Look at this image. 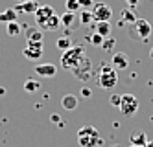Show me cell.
I'll return each instance as SVG.
<instances>
[{
	"label": "cell",
	"mask_w": 153,
	"mask_h": 147,
	"mask_svg": "<svg viewBox=\"0 0 153 147\" xmlns=\"http://www.w3.org/2000/svg\"><path fill=\"white\" fill-rule=\"evenodd\" d=\"M78 2H79V6L85 7V9H89V7L94 6V0H78Z\"/></svg>",
	"instance_id": "obj_29"
},
{
	"label": "cell",
	"mask_w": 153,
	"mask_h": 147,
	"mask_svg": "<svg viewBox=\"0 0 153 147\" xmlns=\"http://www.w3.org/2000/svg\"><path fill=\"white\" fill-rule=\"evenodd\" d=\"M131 142H133L135 145H146L148 138H146V134H144V132H138V134H133V138H131Z\"/></svg>",
	"instance_id": "obj_25"
},
{
	"label": "cell",
	"mask_w": 153,
	"mask_h": 147,
	"mask_svg": "<svg viewBox=\"0 0 153 147\" xmlns=\"http://www.w3.org/2000/svg\"><path fill=\"white\" fill-rule=\"evenodd\" d=\"M120 112L124 116H133L138 110V99L133 94H122V99H120Z\"/></svg>",
	"instance_id": "obj_5"
},
{
	"label": "cell",
	"mask_w": 153,
	"mask_h": 147,
	"mask_svg": "<svg viewBox=\"0 0 153 147\" xmlns=\"http://www.w3.org/2000/svg\"><path fill=\"white\" fill-rule=\"evenodd\" d=\"M113 44H116V41H114V39H107V41H103L102 48H103V50H111V48H113Z\"/></svg>",
	"instance_id": "obj_28"
},
{
	"label": "cell",
	"mask_w": 153,
	"mask_h": 147,
	"mask_svg": "<svg viewBox=\"0 0 153 147\" xmlns=\"http://www.w3.org/2000/svg\"><path fill=\"white\" fill-rule=\"evenodd\" d=\"M33 15H35V24L41 26L46 18H50L52 15H56V9H53L52 6H48V4H45V6H39Z\"/></svg>",
	"instance_id": "obj_11"
},
{
	"label": "cell",
	"mask_w": 153,
	"mask_h": 147,
	"mask_svg": "<svg viewBox=\"0 0 153 147\" xmlns=\"http://www.w3.org/2000/svg\"><path fill=\"white\" fill-rule=\"evenodd\" d=\"M85 46H70L68 50H65L61 55V66L65 70H74L76 66L81 63L85 57Z\"/></svg>",
	"instance_id": "obj_1"
},
{
	"label": "cell",
	"mask_w": 153,
	"mask_h": 147,
	"mask_svg": "<svg viewBox=\"0 0 153 147\" xmlns=\"http://www.w3.org/2000/svg\"><path fill=\"white\" fill-rule=\"evenodd\" d=\"M17 2H22V0H17Z\"/></svg>",
	"instance_id": "obj_34"
},
{
	"label": "cell",
	"mask_w": 153,
	"mask_h": 147,
	"mask_svg": "<svg viewBox=\"0 0 153 147\" xmlns=\"http://www.w3.org/2000/svg\"><path fill=\"white\" fill-rule=\"evenodd\" d=\"M111 66L118 72V70H126L127 66H129V57H127V53L126 52H116L113 53V57H111Z\"/></svg>",
	"instance_id": "obj_10"
},
{
	"label": "cell",
	"mask_w": 153,
	"mask_h": 147,
	"mask_svg": "<svg viewBox=\"0 0 153 147\" xmlns=\"http://www.w3.org/2000/svg\"><path fill=\"white\" fill-rule=\"evenodd\" d=\"M26 33V39L28 41H33V42H42V30L39 26H26L24 28Z\"/></svg>",
	"instance_id": "obj_13"
},
{
	"label": "cell",
	"mask_w": 153,
	"mask_h": 147,
	"mask_svg": "<svg viewBox=\"0 0 153 147\" xmlns=\"http://www.w3.org/2000/svg\"><path fill=\"white\" fill-rule=\"evenodd\" d=\"M79 22L83 26H89V24H92L94 22V17H92V11H89V9H85V11H81V15H79Z\"/></svg>",
	"instance_id": "obj_20"
},
{
	"label": "cell",
	"mask_w": 153,
	"mask_h": 147,
	"mask_svg": "<svg viewBox=\"0 0 153 147\" xmlns=\"http://www.w3.org/2000/svg\"><path fill=\"white\" fill-rule=\"evenodd\" d=\"M78 143L79 147H98L102 145V138L100 132L92 125H85L78 131Z\"/></svg>",
	"instance_id": "obj_2"
},
{
	"label": "cell",
	"mask_w": 153,
	"mask_h": 147,
	"mask_svg": "<svg viewBox=\"0 0 153 147\" xmlns=\"http://www.w3.org/2000/svg\"><path fill=\"white\" fill-rule=\"evenodd\" d=\"M59 26H61V22H59V15L56 13V15H52L50 18H46V20L42 22L39 28H41L42 31H56Z\"/></svg>",
	"instance_id": "obj_14"
},
{
	"label": "cell",
	"mask_w": 153,
	"mask_h": 147,
	"mask_svg": "<svg viewBox=\"0 0 153 147\" xmlns=\"http://www.w3.org/2000/svg\"><path fill=\"white\" fill-rule=\"evenodd\" d=\"M126 2H127L129 7H137V6L140 4V0H126Z\"/></svg>",
	"instance_id": "obj_32"
},
{
	"label": "cell",
	"mask_w": 153,
	"mask_h": 147,
	"mask_svg": "<svg viewBox=\"0 0 153 147\" xmlns=\"http://www.w3.org/2000/svg\"><path fill=\"white\" fill-rule=\"evenodd\" d=\"M74 18H76V13H70V11H67V13L59 15V22H61V26H63L65 30H70Z\"/></svg>",
	"instance_id": "obj_18"
},
{
	"label": "cell",
	"mask_w": 153,
	"mask_h": 147,
	"mask_svg": "<svg viewBox=\"0 0 153 147\" xmlns=\"http://www.w3.org/2000/svg\"><path fill=\"white\" fill-rule=\"evenodd\" d=\"M92 17H94V22H109L113 17V9L107 4H94Z\"/></svg>",
	"instance_id": "obj_8"
},
{
	"label": "cell",
	"mask_w": 153,
	"mask_h": 147,
	"mask_svg": "<svg viewBox=\"0 0 153 147\" xmlns=\"http://www.w3.org/2000/svg\"><path fill=\"white\" fill-rule=\"evenodd\" d=\"M33 74H37L39 77H56V74H57V66L52 64V63L35 64V66H33Z\"/></svg>",
	"instance_id": "obj_9"
},
{
	"label": "cell",
	"mask_w": 153,
	"mask_h": 147,
	"mask_svg": "<svg viewBox=\"0 0 153 147\" xmlns=\"http://www.w3.org/2000/svg\"><path fill=\"white\" fill-rule=\"evenodd\" d=\"M149 55H151V59H153V50H151V52H149Z\"/></svg>",
	"instance_id": "obj_33"
},
{
	"label": "cell",
	"mask_w": 153,
	"mask_h": 147,
	"mask_svg": "<svg viewBox=\"0 0 153 147\" xmlns=\"http://www.w3.org/2000/svg\"><path fill=\"white\" fill-rule=\"evenodd\" d=\"M39 88H41L39 81H35V79H26V83H24V90H26V92H37Z\"/></svg>",
	"instance_id": "obj_21"
},
{
	"label": "cell",
	"mask_w": 153,
	"mask_h": 147,
	"mask_svg": "<svg viewBox=\"0 0 153 147\" xmlns=\"http://www.w3.org/2000/svg\"><path fill=\"white\" fill-rule=\"evenodd\" d=\"M61 105H63V109H67V110H74L76 107H78V98L72 96V94H67V96H63Z\"/></svg>",
	"instance_id": "obj_16"
},
{
	"label": "cell",
	"mask_w": 153,
	"mask_h": 147,
	"mask_svg": "<svg viewBox=\"0 0 153 147\" xmlns=\"http://www.w3.org/2000/svg\"><path fill=\"white\" fill-rule=\"evenodd\" d=\"M149 35H151V24L146 18H137L133 26L129 28V37H133L135 41H148Z\"/></svg>",
	"instance_id": "obj_4"
},
{
	"label": "cell",
	"mask_w": 153,
	"mask_h": 147,
	"mask_svg": "<svg viewBox=\"0 0 153 147\" xmlns=\"http://www.w3.org/2000/svg\"><path fill=\"white\" fill-rule=\"evenodd\" d=\"M91 94H92V90H91V88H87V86L81 88V96H83V98H91Z\"/></svg>",
	"instance_id": "obj_30"
},
{
	"label": "cell",
	"mask_w": 153,
	"mask_h": 147,
	"mask_svg": "<svg viewBox=\"0 0 153 147\" xmlns=\"http://www.w3.org/2000/svg\"><path fill=\"white\" fill-rule=\"evenodd\" d=\"M19 18V13L15 11V7H7V9H4L2 13H0V22H15Z\"/></svg>",
	"instance_id": "obj_15"
},
{
	"label": "cell",
	"mask_w": 153,
	"mask_h": 147,
	"mask_svg": "<svg viewBox=\"0 0 153 147\" xmlns=\"http://www.w3.org/2000/svg\"><path fill=\"white\" fill-rule=\"evenodd\" d=\"M50 120H52L53 123H59V125H63V121H61V116H59V114H52Z\"/></svg>",
	"instance_id": "obj_31"
},
{
	"label": "cell",
	"mask_w": 153,
	"mask_h": 147,
	"mask_svg": "<svg viewBox=\"0 0 153 147\" xmlns=\"http://www.w3.org/2000/svg\"><path fill=\"white\" fill-rule=\"evenodd\" d=\"M72 74H74L76 79H79V81H87V79H91V75H92V63H91V59L85 55V57L81 59V63L72 70Z\"/></svg>",
	"instance_id": "obj_6"
},
{
	"label": "cell",
	"mask_w": 153,
	"mask_h": 147,
	"mask_svg": "<svg viewBox=\"0 0 153 147\" xmlns=\"http://www.w3.org/2000/svg\"><path fill=\"white\" fill-rule=\"evenodd\" d=\"M20 30H22V28H20V24H19L17 20L15 22H7V26H6V33H7L9 37H17L19 33H20Z\"/></svg>",
	"instance_id": "obj_19"
},
{
	"label": "cell",
	"mask_w": 153,
	"mask_h": 147,
	"mask_svg": "<svg viewBox=\"0 0 153 147\" xmlns=\"http://www.w3.org/2000/svg\"><path fill=\"white\" fill-rule=\"evenodd\" d=\"M98 85H100L103 90H113L118 85V72L109 64L102 66V74L98 75Z\"/></svg>",
	"instance_id": "obj_3"
},
{
	"label": "cell",
	"mask_w": 153,
	"mask_h": 147,
	"mask_svg": "<svg viewBox=\"0 0 153 147\" xmlns=\"http://www.w3.org/2000/svg\"><path fill=\"white\" fill-rule=\"evenodd\" d=\"M94 31L98 33V35H102L103 39H107L109 31H111V24H109V22H96V24H94Z\"/></svg>",
	"instance_id": "obj_17"
},
{
	"label": "cell",
	"mask_w": 153,
	"mask_h": 147,
	"mask_svg": "<svg viewBox=\"0 0 153 147\" xmlns=\"http://www.w3.org/2000/svg\"><path fill=\"white\" fill-rule=\"evenodd\" d=\"M103 41H105V39H103L102 35H98L96 31H94L92 35H91V44H92V46H96V48H100L102 44H103Z\"/></svg>",
	"instance_id": "obj_26"
},
{
	"label": "cell",
	"mask_w": 153,
	"mask_h": 147,
	"mask_svg": "<svg viewBox=\"0 0 153 147\" xmlns=\"http://www.w3.org/2000/svg\"><path fill=\"white\" fill-rule=\"evenodd\" d=\"M120 99H122L120 94H113L111 98H109V103H111L113 107H120Z\"/></svg>",
	"instance_id": "obj_27"
},
{
	"label": "cell",
	"mask_w": 153,
	"mask_h": 147,
	"mask_svg": "<svg viewBox=\"0 0 153 147\" xmlns=\"http://www.w3.org/2000/svg\"><path fill=\"white\" fill-rule=\"evenodd\" d=\"M65 6H67V11H70V13H76L81 7L78 0H65Z\"/></svg>",
	"instance_id": "obj_24"
},
{
	"label": "cell",
	"mask_w": 153,
	"mask_h": 147,
	"mask_svg": "<svg viewBox=\"0 0 153 147\" xmlns=\"http://www.w3.org/2000/svg\"><path fill=\"white\" fill-rule=\"evenodd\" d=\"M56 46H57L61 52H65V50H68V48L72 46V42H70V39H68V37H61V39H57Z\"/></svg>",
	"instance_id": "obj_23"
},
{
	"label": "cell",
	"mask_w": 153,
	"mask_h": 147,
	"mask_svg": "<svg viewBox=\"0 0 153 147\" xmlns=\"http://www.w3.org/2000/svg\"><path fill=\"white\" fill-rule=\"evenodd\" d=\"M42 52H45V50H42V42L28 41L24 50H22V55H24L26 59H30V61H39L42 57Z\"/></svg>",
	"instance_id": "obj_7"
},
{
	"label": "cell",
	"mask_w": 153,
	"mask_h": 147,
	"mask_svg": "<svg viewBox=\"0 0 153 147\" xmlns=\"http://www.w3.org/2000/svg\"><path fill=\"white\" fill-rule=\"evenodd\" d=\"M37 7H39L37 0H24V2H19L15 6V11L17 13H35Z\"/></svg>",
	"instance_id": "obj_12"
},
{
	"label": "cell",
	"mask_w": 153,
	"mask_h": 147,
	"mask_svg": "<svg viewBox=\"0 0 153 147\" xmlns=\"http://www.w3.org/2000/svg\"><path fill=\"white\" fill-rule=\"evenodd\" d=\"M135 20H137V17H135V13L131 9H124L122 11V24H126V22H131V24H133Z\"/></svg>",
	"instance_id": "obj_22"
},
{
	"label": "cell",
	"mask_w": 153,
	"mask_h": 147,
	"mask_svg": "<svg viewBox=\"0 0 153 147\" xmlns=\"http://www.w3.org/2000/svg\"><path fill=\"white\" fill-rule=\"evenodd\" d=\"M22 2H24V0H22Z\"/></svg>",
	"instance_id": "obj_35"
}]
</instances>
